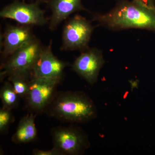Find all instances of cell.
I'll return each mask as SVG.
<instances>
[{
    "instance_id": "1",
    "label": "cell",
    "mask_w": 155,
    "mask_h": 155,
    "mask_svg": "<svg viewBox=\"0 0 155 155\" xmlns=\"http://www.w3.org/2000/svg\"><path fill=\"white\" fill-rule=\"evenodd\" d=\"M93 20L113 30L139 28L155 32V8L137 0L122 1L106 14H94Z\"/></svg>"
},
{
    "instance_id": "2",
    "label": "cell",
    "mask_w": 155,
    "mask_h": 155,
    "mask_svg": "<svg viewBox=\"0 0 155 155\" xmlns=\"http://www.w3.org/2000/svg\"><path fill=\"white\" fill-rule=\"evenodd\" d=\"M45 112L50 117L72 123L88 122L97 116L93 101L82 91L57 92Z\"/></svg>"
},
{
    "instance_id": "3",
    "label": "cell",
    "mask_w": 155,
    "mask_h": 155,
    "mask_svg": "<svg viewBox=\"0 0 155 155\" xmlns=\"http://www.w3.org/2000/svg\"><path fill=\"white\" fill-rule=\"evenodd\" d=\"M43 47L36 38L7 58L1 66V81L11 75L29 79Z\"/></svg>"
},
{
    "instance_id": "4",
    "label": "cell",
    "mask_w": 155,
    "mask_h": 155,
    "mask_svg": "<svg viewBox=\"0 0 155 155\" xmlns=\"http://www.w3.org/2000/svg\"><path fill=\"white\" fill-rule=\"evenodd\" d=\"M51 134L53 147L62 155H81L90 147L88 136L75 125L54 127Z\"/></svg>"
},
{
    "instance_id": "5",
    "label": "cell",
    "mask_w": 155,
    "mask_h": 155,
    "mask_svg": "<svg viewBox=\"0 0 155 155\" xmlns=\"http://www.w3.org/2000/svg\"><path fill=\"white\" fill-rule=\"evenodd\" d=\"M61 81L42 78H31L25 97V106L32 113L44 112L57 93Z\"/></svg>"
},
{
    "instance_id": "6",
    "label": "cell",
    "mask_w": 155,
    "mask_h": 155,
    "mask_svg": "<svg viewBox=\"0 0 155 155\" xmlns=\"http://www.w3.org/2000/svg\"><path fill=\"white\" fill-rule=\"evenodd\" d=\"M94 27L85 17L76 15L66 22L62 34L61 49L83 51L88 48Z\"/></svg>"
},
{
    "instance_id": "7",
    "label": "cell",
    "mask_w": 155,
    "mask_h": 155,
    "mask_svg": "<svg viewBox=\"0 0 155 155\" xmlns=\"http://www.w3.org/2000/svg\"><path fill=\"white\" fill-rule=\"evenodd\" d=\"M0 16L3 18L13 19L20 25L43 26L49 23L37 2L27 4L15 2L2 9Z\"/></svg>"
},
{
    "instance_id": "8",
    "label": "cell",
    "mask_w": 155,
    "mask_h": 155,
    "mask_svg": "<svg viewBox=\"0 0 155 155\" xmlns=\"http://www.w3.org/2000/svg\"><path fill=\"white\" fill-rule=\"evenodd\" d=\"M105 61L102 53L96 48H88L81 51L74 61L72 69L74 72L91 85L97 81L101 69Z\"/></svg>"
},
{
    "instance_id": "9",
    "label": "cell",
    "mask_w": 155,
    "mask_h": 155,
    "mask_svg": "<svg viewBox=\"0 0 155 155\" xmlns=\"http://www.w3.org/2000/svg\"><path fill=\"white\" fill-rule=\"evenodd\" d=\"M68 65L53 54L51 42L43 48L34 67L31 78H42L59 81L62 80L64 69Z\"/></svg>"
},
{
    "instance_id": "10",
    "label": "cell",
    "mask_w": 155,
    "mask_h": 155,
    "mask_svg": "<svg viewBox=\"0 0 155 155\" xmlns=\"http://www.w3.org/2000/svg\"><path fill=\"white\" fill-rule=\"evenodd\" d=\"M35 38L30 26L9 25L2 36V55L7 59L19 48Z\"/></svg>"
},
{
    "instance_id": "11",
    "label": "cell",
    "mask_w": 155,
    "mask_h": 155,
    "mask_svg": "<svg viewBox=\"0 0 155 155\" xmlns=\"http://www.w3.org/2000/svg\"><path fill=\"white\" fill-rule=\"evenodd\" d=\"M51 15L49 20L50 30L54 31L70 15L78 11H87L81 0H49L48 2Z\"/></svg>"
},
{
    "instance_id": "12",
    "label": "cell",
    "mask_w": 155,
    "mask_h": 155,
    "mask_svg": "<svg viewBox=\"0 0 155 155\" xmlns=\"http://www.w3.org/2000/svg\"><path fill=\"white\" fill-rule=\"evenodd\" d=\"M36 114L29 113L20 119L11 140L15 144H24L32 142L37 137V130L35 120Z\"/></svg>"
},
{
    "instance_id": "13",
    "label": "cell",
    "mask_w": 155,
    "mask_h": 155,
    "mask_svg": "<svg viewBox=\"0 0 155 155\" xmlns=\"http://www.w3.org/2000/svg\"><path fill=\"white\" fill-rule=\"evenodd\" d=\"M0 97L3 107L12 110L18 106L19 97L9 81H5L2 86Z\"/></svg>"
},
{
    "instance_id": "14",
    "label": "cell",
    "mask_w": 155,
    "mask_h": 155,
    "mask_svg": "<svg viewBox=\"0 0 155 155\" xmlns=\"http://www.w3.org/2000/svg\"><path fill=\"white\" fill-rule=\"evenodd\" d=\"M8 78L18 96L20 97L25 98L28 94L30 79L18 75H11Z\"/></svg>"
},
{
    "instance_id": "15",
    "label": "cell",
    "mask_w": 155,
    "mask_h": 155,
    "mask_svg": "<svg viewBox=\"0 0 155 155\" xmlns=\"http://www.w3.org/2000/svg\"><path fill=\"white\" fill-rule=\"evenodd\" d=\"M14 117L12 110L2 107L0 110V133L5 134L8 131L10 125L14 122Z\"/></svg>"
},
{
    "instance_id": "16",
    "label": "cell",
    "mask_w": 155,
    "mask_h": 155,
    "mask_svg": "<svg viewBox=\"0 0 155 155\" xmlns=\"http://www.w3.org/2000/svg\"><path fill=\"white\" fill-rule=\"evenodd\" d=\"M33 155H62L58 150L53 147L52 148L48 150H42L35 149L32 150Z\"/></svg>"
},
{
    "instance_id": "17",
    "label": "cell",
    "mask_w": 155,
    "mask_h": 155,
    "mask_svg": "<svg viewBox=\"0 0 155 155\" xmlns=\"http://www.w3.org/2000/svg\"><path fill=\"white\" fill-rule=\"evenodd\" d=\"M137 1H138L139 2L147 7L149 8H155L153 0H137Z\"/></svg>"
},
{
    "instance_id": "18",
    "label": "cell",
    "mask_w": 155,
    "mask_h": 155,
    "mask_svg": "<svg viewBox=\"0 0 155 155\" xmlns=\"http://www.w3.org/2000/svg\"><path fill=\"white\" fill-rule=\"evenodd\" d=\"M38 2H44V1H43V0H37Z\"/></svg>"
}]
</instances>
